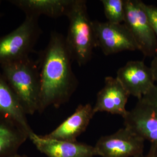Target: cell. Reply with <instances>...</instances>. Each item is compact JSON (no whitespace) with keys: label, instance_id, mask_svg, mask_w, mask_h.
I'll return each mask as SVG.
<instances>
[{"label":"cell","instance_id":"cell-1","mask_svg":"<svg viewBox=\"0 0 157 157\" xmlns=\"http://www.w3.org/2000/svg\"><path fill=\"white\" fill-rule=\"evenodd\" d=\"M72 61L65 37L52 32L37 61L40 81V113L51 106L59 108L67 103L77 89L78 80L72 70Z\"/></svg>","mask_w":157,"mask_h":157},{"label":"cell","instance_id":"cell-2","mask_svg":"<svg viewBox=\"0 0 157 157\" xmlns=\"http://www.w3.org/2000/svg\"><path fill=\"white\" fill-rule=\"evenodd\" d=\"M1 73L26 115L38 112L40 96L39 69L30 57L0 66Z\"/></svg>","mask_w":157,"mask_h":157},{"label":"cell","instance_id":"cell-3","mask_svg":"<svg viewBox=\"0 0 157 157\" xmlns=\"http://www.w3.org/2000/svg\"><path fill=\"white\" fill-rule=\"evenodd\" d=\"M66 17L69 21L65 37L68 50L78 66L89 62L96 47L93 21L89 15L86 1L73 0Z\"/></svg>","mask_w":157,"mask_h":157},{"label":"cell","instance_id":"cell-4","mask_svg":"<svg viewBox=\"0 0 157 157\" xmlns=\"http://www.w3.org/2000/svg\"><path fill=\"white\" fill-rule=\"evenodd\" d=\"M39 17L26 15L23 22L0 37V66L29 57L42 34Z\"/></svg>","mask_w":157,"mask_h":157},{"label":"cell","instance_id":"cell-5","mask_svg":"<svg viewBox=\"0 0 157 157\" xmlns=\"http://www.w3.org/2000/svg\"><path fill=\"white\" fill-rule=\"evenodd\" d=\"M124 24L128 29L145 56L154 57L157 54V37L154 33L140 0H125Z\"/></svg>","mask_w":157,"mask_h":157},{"label":"cell","instance_id":"cell-6","mask_svg":"<svg viewBox=\"0 0 157 157\" xmlns=\"http://www.w3.org/2000/svg\"><path fill=\"white\" fill-rule=\"evenodd\" d=\"M144 140L126 127L111 135L102 136L95 144V155L101 157H141Z\"/></svg>","mask_w":157,"mask_h":157},{"label":"cell","instance_id":"cell-7","mask_svg":"<svg viewBox=\"0 0 157 157\" xmlns=\"http://www.w3.org/2000/svg\"><path fill=\"white\" fill-rule=\"evenodd\" d=\"M96 47L105 56L124 51L139 50L133 36L122 24L93 21Z\"/></svg>","mask_w":157,"mask_h":157},{"label":"cell","instance_id":"cell-8","mask_svg":"<svg viewBox=\"0 0 157 157\" xmlns=\"http://www.w3.org/2000/svg\"><path fill=\"white\" fill-rule=\"evenodd\" d=\"M116 78L129 95L138 100L147 95L156 85L150 67L141 61L127 62L118 69Z\"/></svg>","mask_w":157,"mask_h":157},{"label":"cell","instance_id":"cell-9","mask_svg":"<svg viewBox=\"0 0 157 157\" xmlns=\"http://www.w3.org/2000/svg\"><path fill=\"white\" fill-rule=\"evenodd\" d=\"M124 127L157 146V107L141 100L124 118Z\"/></svg>","mask_w":157,"mask_h":157},{"label":"cell","instance_id":"cell-10","mask_svg":"<svg viewBox=\"0 0 157 157\" xmlns=\"http://www.w3.org/2000/svg\"><path fill=\"white\" fill-rule=\"evenodd\" d=\"M129 96L117 78L107 76L104 87L97 93L94 112H108L124 118L128 112L126 106Z\"/></svg>","mask_w":157,"mask_h":157},{"label":"cell","instance_id":"cell-11","mask_svg":"<svg viewBox=\"0 0 157 157\" xmlns=\"http://www.w3.org/2000/svg\"><path fill=\"white\" fill-rule=\"evenodd\" d=\"M36 148L47 157H94V146L87 144L51 139L34 132L29 137Z\"/></svg>","mask_w":157,"mask_h":157},{"label":"cell","instance_id":"cell-12","mask_svg":"<svg viewBox=\"0 0 157 157\" xmlns=\"http://www.w3.org/2000/svg\"><path fill=\"white\" fill-rule=\"evenodd\" d=\"M95 113L90 104L78 105L75 112L44 137L57 140L75 142L90 124Z\"/></svg>","mask_w":157,"mask_h":157},{"label":"cell","instance_id":"cell-13","mask_svg":"<svg viewBox=\"0 0 157 157\" xmlns=\"http://www.w3.org/2000/svg\"><path fill=\"white\" fill-rule=\"evenodd\" d=\"M30 135L13 119L0 115V157H10L17 153Z\"/></svg>","mask_w":157,"mask_h":157},{"label":"cell","instance_id":"cell-14","mask_svg":"<svg viewBox=\"0 0 157 157\" xmlns=\"http://www.w3.org/2000/svg\"><path fill=\"white\" fill-rule=\"evenodd\" d=\"M73 0H10L8 2L26 15L52 18L67 16Z\"/></svg>","mask_w":157,"mask_h":157},{"label":"cell","instance_id":"cell-15","mask_svg":"<svg viewBox=\"0 0 157 157\" xmlns=\"http://www.w3.org/2000/svg\"><path fill=\"white\" fill-rule=\"evenodd\" d=\"M0 115L15 120L28 132L30 136L34 133L29 124L26 114L13 90L0 72Z\"/></svg>","mask_w":157,"mask_h":157},{"label":"cell","instance_id":"cell-16","mask_svg":"<svg viewBox=\"0 0 157 157\" xmlns=\"http://www.w3.org/2000/svg\"><path fill=\"white\" fill-rule=\"evenodd\" d=\"M107 22L122 24L125 18V0H101Z\"/></svg>","mask_w":157,"mask_h":157},{"label":"cell","instance_id":"cell-17","mask_svg":"<svg viewBox=\"0 0 157 157\" xmlns=\"http://www.w3.org/2000/svg\"><path fill=\"white\" fill-rule=\"evenodd\" d=\"M141 6L146 12L152 30L157 37V6L147 5L142 1Z\"/></svg>","mask_w":157,"mask_h":157},{"label":"cell","instance_id":"cell-18","mask_svg":"<svg viewBox=\"0 0 157 157\" xmlns=\"http://www.w3.org/2000/svg\"><path fill=\"white\" fill-rule=\"evenodd\" d=\"M142 101H144L151 105L157 107V86L152 89L147 95L143 97L141 99Z\"/></svg>","mask_w":157,"mask_h":157},{"label":"cell","instance_id":"cell-19","mask_svg":"<svg viewBox=\"0 0 157 157\" xmlns=\"http://www.w3.org/2000/svg\"><path fill=\"white\" fill-rule=\"evenodd\" d=\"M150 67L151 71L154 82L155 83H157L156 85L157 86V54L152 58Z\"/></svg>","mask_w":157,"mask_h":157},{"label":"cell","instance_id":"cell-20","mask_svg":"<svg viewBox=\"0 0 157 157\" xmlns=\"http://www.w3.org/2000/svg\"><path fill=\"white\" fill-rule=\"evenodd\" d=\"M141 157H157V146L151 145L148 152Z\"/></svg>","mask_w":157,"mask_h":157},{"label":"cell","instance_id":"cell-21","mask_svg":"<svg viewBox=\"0 0 157 157\" xmlns=\"http://www.w3.org/2000/svg\"><path fill=\"white\" fill-rule=\"evenodd\" d=\"M29 157L28 156H26V155H19V154H18L17 153V154H14V155H12L11 157Z\"/></svg>","mask_w":157,"mask_h":157},{"label":"cell","instance_id":"cell-22","mask_svg":"<svg viewBox=\"0 0 157 157\" xmlns=\"http://www.w3.org/2000/svg\"><path fill=\"white\" fill-rule=\"evenodd\" d=\"M1 3H2V1L0 0V7H1ZM2 13H1V10H0V18L2 17Z\"/></svg>","mask_w":157,"mask_h":157}]
</instances>
